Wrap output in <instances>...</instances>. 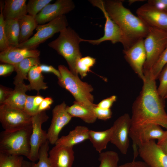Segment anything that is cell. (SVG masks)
Listing matches in <instances>:
<instances>
[{
	"instance_id": "cell-44",
	"label": "cell",
	"mask_w": 167,
	"mask_h": 167,
	"mask_svg": "<svg viewBox=\"0 0 167 167\" xmlns=\"http://www.w3.org/2000/svg\"><path fill=\"white\" fill-rule=\"evenodd\" d=\"M157 144L162 151L167 155V130L162 137L158 140Z\"/></svg>"
},
{
	"instance_id": "cell-19",
	"label": "cell",
	"mask_w": 167,
	"mask_h": 167,
	"mask_svg": "<svg viewBox=\"0 0 167 167\" xmlns=\"http://www.w3.org/2000/svg\"><path fill=\"white\" fill-rule=\"evenodd\" d=\"M39 50L10 47L0 53V61L5 63L16 64L24 59L29 57H39Z\"/></svg>"
},
{
	"instance_id": "cell-35",
	"label": "cell",
	"mask_w": 167,
	"mask_h": 167,
	"mask_svg": "<svg viewBox=\"0 0 167 167\" xmlns=\"http://www.w3.org/2000/svg\"><path fill=\"white\" fill-rule=\"evenodd\" d=\"M3 6H0V51L1 52L6 50L10 47L6 36L4 29V21L2 11Z\"/></svg>"
},
{
	"instance_id": "cell-15",
	"label": "cell",
	"mask_w": 167,
	"mask_h": 167,
	"mask_svg": "<svg viewBox=\"0 0 167 167\" xmlns=\"http://www.w3.org/2000/svg\"><path fill=\"white\" fill-rule=\"evenodd\" d=\"M143 41L144 39L140 40L128 49L123 50L126 60L142 81L145 79L143 66L146 59Z\"/></svg>"
},
{
	"instance_id": "cell-22",
	"label": "cell",
	"mask_w": 167,
	"mask_h": 167,
	"mask_svg": "<svg viewBox=\"0 0 167 167\" xmlns=\"http://www.w3.org/2000/svg\"><path fill=\"white\" fill-rule=\"evenodd\" d=\"M28 91H29L28 85L24 83L15 85L14 90L2 104L24 110L27 95L26 93Z\"/></svg>"
},
{
	"instance_id": "cell-40",
	"label": "cell",
	"mask_w": 167,
	"mask_h": 167,
	"mask_svg": "<svg viewBox=\"0 0 167 167\" xmlns=\"http://www.w3.org/2000/svg\"><path fill=\"white\" fill-rule=\"evenodd\" d=\"M147 3L158 9L167 12V0H149Z\"/></svg>"
},
{
	"instance_id": "cell-37",
	"label": "cell",
	"mask_w": 167,
	"mask_h": 167,
	"mask_svg": "<svg viewBox=\"0 0 167 167\" xmlns=\"http://www.w3.org/2000/svg\"><path fill=\"white\" fill-rule=\"evenodd\" d=\"M35 96L27 95L24 105V111L28 114L32 116L38 113L34 104Z\"/></svg>"
},
{
	"instance_id": "cell-24",
	"label": "cell",
	"mask_w": 167,
	"mask_h": 167,
	"mask_svg": "<svg viewBox=\"0 0 167 167\" xmlns=\"http://www.w3.org/2000/svg\"><path fill=\"white\" fill-rule=\"evenodd\" d=\"M113 132L112 126L108 129L102 131L90 130L88 139L96 151L100 153L106 148L108 143L110 142Z\"/></svg>"
},
{
	"instance_id": "cell-48",
	"label": "cell",
	"mask_w": 167,
	"mask_h": 167,
	"mask_svg": "<svg viewBox=\"0 0 167 167\" xmlns=\"http://www.w3.org/2000/svg\"><path fill=\"white\" fill-rule=\"evenodd\" d=\"M22 167H32V162L24 160Z\"/></svg>"
},
{
	"instance_id": "cell-30",
	"label": "cell",
	"mask_w": 167,
	"mask_h": 167,
	"mask_svg": "<svg viewBox=\"0 0 167 167\" xmlns=\"http://www.w3.org/2000/svg\"><path fill=\"white\" fill-rule=\"evenodd\" d=\"M99 167H117L119 161L118 154L113 151L101 152L99 154Z\"/></svg>"
},
{
	"instance_id": "cell-39",
	"label": "cell",
	"mask_w": 167,
	"mask_h": 167,
	"mask_svg": "<svg viewBox=\"0 0 167 167\" xmlns=\"http://www.w3.org/2000/svg\"><path fill=\"white\" fill-rule=\"evenodd\" d=\"M117 99L116 96L112 95L102 100L96 105V106L103 109H110L114 103L116 101Z\"/></svg>"
},
{
	"instance_id": "cell-29",
	"label": "cell",
	"mask_w": 167,
	"mask_h": 167,
	"mask_svg": "<svg viewBox=\"0 0 167 167\" xmlns=\"http://www.w3.org/2000/svg\"><path fill=\"white\" fill-rule=\"evenodd\" d=\"M96 62V59L89 56L82 57L77 62L76 70L78 75L79 74L82 78L85 77L88 72L91 71V68Z\"/></svg>"
},
{
	"instance_id": "cell-7",
	"label": "cell",
	"mask_w": 167,
	"mask_h": 167,
	"mask_svg": "<svg viewBox=\"0 0 167 167\" xmlns=\"http://www.w3.org/2000/svg\"><path fill=\"white\" fill-rule=\"evenodd\" d=\"M68 25L65 15L61 16L47 24L38 25L35 34L17 48L35 49L40 44L67 28Z\"/></svg>"
},
{
	"instance_id": "cell-2",
	"label": "cell",
	"mask_w": 167,
	"mask_h": 167,
	"mask_svg": "<svg viewBox=\"0 0 167 167\" xmlns=\"http://www.w3.org/2000/svg\"><path fill=\"white\" fill-rule=\"evenodd\" d=\"M104 2L109 15L118 25L123 34L125 40L124 49H128L146 37L149 32V27L125 7L122 1L107 0L104 1Z\"/></svg>"
},
{
	"instance_id": "cell-43",
	"label": "cell",
	"mask_w": 167,
	"mask_h": 167,
	"mask_svg": "<svg viewBox=\"0 0 167 167\" xmlns=\"http://www.w3.org/2000/svg\"><path fill=\"white\" fill-rule=\"evenodd\" d=\"M15 71L13 65L7 63L1 64L0 65V75L5 76Z\"/></svg>"
},
{
	"instance_id": "cell-16",
	"label": "cell",
	"mask_w": 167,
	"mask_h": 167,
	"mask_svg": "<svg viewBox=\"0 0 167 167\" xmlns=\"http://www.w3.org/2000/svg\"><path fill=\"white\" fill-rule=\"evenodd\" d=\"M71 0H57L54 3L45 6L36 15L35 19L38 24L49 22L57 18L69 13L75 8Z\"/></svg>"
},
{
	"instance_id": "cell-36",
	"label": "cell",
	"mask_w": 167,
	"mask_h": 167,
	"mask_svg": "<svg viewBox=\"0 0 167 167\" xmlns=\"http://www.w3.org/2000/svg\"><path fill=\"white\" fill-rule=\"evenodd\" d=\"M158 79L160 84L157 90L159 95L164 98L167 95V63L160 73Z\"/></svg>"
},
{
	"instance_id": "cell-28",
	"label": "cell",
	"mask_w": 167,
	"mask_h": 167,
	"mask_svg": "<svg viewBox=\"0 0 167 167\" xmlns=\"http://www.w3.org/2000/svg\"><path fill=\"white\" fill-rule=\"evenodd\" d=\"M4 29L10 46L16 47L19 45L20 28L18 20H5Z\"/></svg>"
},
{
	"instance_id": "cell-14",
	"label": "cell",
	"mask_w": 167,
	"mask_h": 167,
	"mask_svg": "<svg viewBox=\"0 0 167 167\" xmlns=\"http://www.w3.org/2000/svg\"><path fill=\"white\" fill-rule=\"evenodd\" d=\"M137 16L149 27L167 31V12L148 3L136 10Z\"/></svg>"
},
{
	"instance_id": "cell-10",
	"label": "cell",
	"mask_w": 167,
	"mask_h": 167,
	"mask_svg": "<svg viewBox=\"0 0 167 167\" xmlns=\"http://www.w3.org/2000/svg\"><path fill=\"white\" fill-rule=\"evenodd\" d=\"M49 117L46 111L40 112L32 116V131L30 138L31 151L28 159L35 162L38 160L39 152L41 145L47 139V132L43 130L42 125Z\"/></svg>"
},
{
	"instance_id": "cell-38",
	"label": "cell",
	"mask_w": 167,
	"mask_h": 167,
	"mask_svg": "<svg viewBox=\"0 0 167 167\" xmlns=\"http://www.w3.org/2000/svg\"><path fill=\"white\" fill-rule=\"evenodd\" d=\"M93 109L97 118L103 120H106L112 117V112L111 109H102L97 107L96 105Z\"/></svg>"
},
{
	"instance_id": "cell-42",
	"label": "cell",
	"mask_w": 167,
	"mask_h": 167,
	"mask_svg": "<svg viewBox=\"0 0 167 167\" xmlns=\"http://www.w3.org/2000/svg\"><path fill=\"white\" fill-rule=\"evenodd\" d=\"M53 102V100L50 97H48L44 98L39 107L38 112L46 111L50 109Z\"/></svg>"
},
{
	"instance_id": "cell-47",
	"label": "cell",
	"mask_w": 167,
	"mask_h": 167,
	"mask_svg": "<svg viewBox=\"0 0 167 167\" xmlns=\"http://www.w3.org/2000/svg\"><path fill=\"white\" fill-rule=\"evenodd\" d=\"M44 99V97L41 96H35L34 99V104L35 108L38 112L39 107Z\"/></svg>"
},
{
	"instance_id": "cell-46",
	"label": "cell",
	"mask_w": 167,
	"mask_h": 167,
	"mask_svg": "<svg viewBox=\"0 0 167 167\" xmlns=\"http://www.w3.org/2000/svg\"><path fill=\"white\" fill-rule=\"evenodd\" d=\"M12 90H9L1 85L0 87V103L2 104L9 96Z\"/></svg>"
},
{
	"instance_id": "cell-45",
	"label": "cell",
	"mask_w": 167,
	"mask_h": 167,
	"mask_svg": "<svg viewBox=\"0 0 167 167\" xmlns=\"http://www.w3.org/2000/svg\"><path fill=\"white\" fill-rule=\"evenodd\" d=\"M117 167H149L143 161L134 160L131 162L118 165Z\"/></svg>"
},
{
	"instance_id": "cell-12",
	"label": "cell",
	"mask_w": 167,
	"mask_h": 167,
	"mask_svg": "<svg viewBox=\"0 0 167 167\" xmlns=\"http://www.w3.org/2000/svg\"><path fill=\"white\" fill-rule=\"evenodd\" d=\"M160 126L153 124L147 125L142 127L130 129L129 136L133 142L134 160L138 155V148L142 144L161 138L165 134Z\"/></svg>"
},
{
	"instance_id": "cell-34",
	"label": "cell",
	"mask_w": 167,
	"mask_h": 167,
	"mask_svg": "<svg viewBox=\"0 0 167 167\" xmlns=\"http://www.w3.org/2000/svg\"><path fill=\"white\" fill-rule=\"evenodd\" d=\"M52 0H30L27 4V11L29 15L35 16Z\"/></svg>"
},
{
	"instance_id": "cell-9",
	"label": "cell",
	"mask_w": 167,
	"mask_h": 167,
	"mask_svg": "<svg viewBox=\"0 0 167 167\" xmlns=\"http://www.w3.org/2000/svg\"><path fill=\"white\" fill-rule=\"evenodd\" d=\"M90 3L94 6L101 10L105 19L103 36L100 38L93 40H86L81 38V41L87 42L93 45H98L106 41H110L113 44L121 43L123 46L125 44L123 34L118 25L111 19L105 8L104 1L91 0Z\"/></svg>"
},
{
	"instance_id": "cell-23",
	"label": "cell",
	"mask_w": 167,
	"mask_h": 167,
	"mask_svg": "<svg viewBox=\"0 0 167 167\" xmlns=\"http://www.w3.org/2000/svg\"><path fill=\"white\" fill-rule=\"evenodd\" d=\"M39 57H29L26 58L19 63L13 65L16 75L14 78L15 85L24 83L25 79H28V73L33 66L40 65Z\"/></svg>"
},
{
	"instance_id": "cell-1",
	"label": "cell",
	"mask_w": 167,
	"mask_h": 167,
	"mask_svg": "<svg viewBox=\"0 0 167 167\" xmlns=\"http://www.w3.org/2000/svg\"><path fill=\"white\" fill-rule=\"evenodd\" d=\"M144 74L142 89L132 104L130 129L153 124L167 130L164 99L158 94L156 80L151 78L149 72H144Z\"/></svg>"
},
{
	"instance_id": "cell-5",
	"label": "cell",
	"mask_w": 167,
	"mask_h": 167,
	"mask_svg": "<svg viewBox=\"0 0 167 167\" xmlns=\"http://www.w3.org/2000/svg\"><path fill=\"white\" fill-rule=\"evenodd\" d=\"M32 125L20 130L1 132L0 152L8 155L24 156L28 158L30 153Z\"/></svg>"
},
{
	"instance_id": "cell-32",
	"label": "cell",
	"mask_w": 167,
	"mask_h": 167,
	"mask_svg": "<svg viewBox=\"0 0 167 167\" xmlns=\"http://www.w3.org/2000/svg\"><path fill=\"white\" fill-rule=\"evenodd\" d=\"M49 143L47 140L41 145L39 150L38 161L37 163L32 162V167H52L48 153Z\"/></svg>"
},
{
	"instance_id": "cell-26",
	"label": "cell",
	"mask_w": 167,
	"mask_h": 167,
	"mask_svg": "<svg viewBox=\"0 0 167 167\" xmlns=\"http://www.w3.org/2000/svg\"><path fill=\"white\" fill-rule=\"evenodd\" d=\"M20 28L19 44L24 42L29 38L33 30L38 26L35 16L25 15L18 19Z\"/></svg>"
},
{
	"instance_id": "cell-25",
	"label": "cell",
	"mask_w": 167,
	"mask_h": 167,
	"mask_svg": "<svg viewBox=\"0 0 167 167\" xmlns=\"http://www.w3.org/2000/svg\"><path fill=\"white\" fill-rule=\"evenodd\" d=\"M93 109L75 101L72 105L67 107V112L72 117L80 118L88 124L93 123L97 119Z\"/></svg>"
},
{
	"instance_id": "cell-4",
	"label": "cell",
	"mask_w": 167,
	"mask_h": 167,
	"mask_svg": "<svg viewBox=\"0 0 167 167\" xmlns=\"http://www.w3.org/2000/svg\"><path fill=\"white\" fill-rule=\"evenodd\" d=\"M58 70L61 74L58 84L72 94L75 101L92 109L96 106L91 94L93 88L90 84L82 81L64 65H59Z\"/></svg>"
},
{
	"instance_id": "cell-31",
	"label": "cell",
	"mask_w": 167,
	"mask_h": 167,
	"mask_svg": "<svg viewBox=\"0 0 167 167\" xmlns=\"http://www.w3.org/2000/svg\"><path fill=\"white\" fill-rule=\"evenodd\" d=\"M24 160L22 156L0 152V167H22Z\"/></svg>"
},
{
	"instance_id": "cell-18",
	"label": "cell",
	"mask_w": 167,
	"mask_h": 167,
	"mask_svg": "<svg viewBox=\"0 0 167 167\" xmlns=\"http://www.w3.org/2000/svg\"><path fill=\"white\" fill-rule=\"evenodd\" d=\"M52 167H72L74 160L73 147L55 144L49 153Z\"/></svg>"
},
{
	"instance_id": "cell-17",
	"label": "cell",
	"mask_w": 167,
	"mask_h": 167,
	"mask_svg": "<svg viewBox=\"0 0 167 167\" xmlns=\"http://www.w3.org/2000/svg\"><path fill=\"white\" fill-rule=\"evenodd\" d=\"M138 155L149 167H167V155L154 140L140 146Z\"/></svg>"
},
{
	"instance_id": "cell-20",
	"label": "cell",
	"mask_w": 167,
	"mask_h": 167,
	"mask_svg": "<svg viewBox=\"0 0 167 167\" xmlns=\"http://www.w3.org/2000/svg\"><path fill=\"white\" fill-rule=\"evenodd\" d=\"M26 0H6L2 13L5 20L18 19L27 15Z\"/></svg>"
},
{
	"instance_id": "cell-21",
	"label": "cell",
	"mask_w": 167,
	"mask_h": 167,
	"mask_svg": "<svg viewBox=\"0 0 167 167\" xmlns=\"http://www.w3.org/2000/svg\"><path fill=\"white\" fill-rule=\"evenodd\" d=\"M89 131L85 126H77L67 135L59 138L55 144L73 147L74 145L88 139Z\"/></svg>"
},
{
	"instance_id": "cell-27",
	"label": "cell",
	"mask_w": 167,
	"mask_h": 167,
	"mask_svg": "<svg viewBox=\"0 0 167 167\" xmlns=\"http://www.w3.org/2000/svg\"><path fill=\"white\" fill-rule=\"evenodd\" d=\"M39 65L33 66L28 73V79L29 84L28 85L29 91L35 90L39 92L40 90H45L48 88L46 83L44 81V77Z\"/></svg>"
},
{
	"instance_id": "cell-33",
	"label": "cell",
	"mask_w": 167,
	"mask_h": 167,
	"mask_svg": "<svg viewBox=\"0 0 167 167\" xmlns=\"http://www.w3.org/2000/svg\"><path fill=\"white\" fill-rule=\"evenodd\" d=\"M167 63V45L160 57L153 66L150 74L151 78L156 80L165 65Z\"/></svg>"
},
{
	"instance_id": "cell-3",
	"label": "cell",
	"mask_w": 167,
	"mask_h": 167,
	"mask_svg": "<svg viewBox=\"0 0 167 167\" xmlns=\"http://www.w3.org/2000/svg\"><path fill=\"white\" fill-rule=\"evenodd\" d=\"M81 39L73 29L67 27L60 32L57 39L48 44L65 59L70 71L78 76L76 64L77 61L82 57L79 47Z\"/></svg>"
},
{
	"instance_id": "cell-11",
	"label": "cell",
	"mask_w": 167,
	"mask_h": 167,
	"mask_svg": "<svg viewBox=\"0 0 167 167\" xmlns=\"http://www.w3.org/2000/svg\"><path fill=\"white\" fill-rule=\"evenodd\" d=\"M113 132L110 142L123 154H126L129 146V134L131 126V117L125 113L118 118L112 126Z\"/></svg>"
},
{
	"instance_id": "cell-41",
	"label": "cell",
	"mask_w": 167,
	"mask_h": 167,
	"mask_svg": "<svg viewBox=\"0 0 167 167\" xmlns=\"http://www.w3.org/2000/svg\"><path fill=\"white\" fill-rule=\"evenodd\" d=\"M39 66L42 72L52 73L59 79L61 77V74L59 71L51 65L45 64H40Z\"/></svg>"
},
{
	"instance_id": "cell-13",
	"label": "cell",
	"mask_w": 167,
	"mask_h": 167,
	"mask_svg": "<svg viewBox=\"0 0 167 167\" xmlns=\"http://www.w3.org/2000/svg\"><path fill=\"white\" fill-rule=\"evenodd\" d=\"M64 102L56 105L52 110V118L47 132V139L49 143L55 144L62 129L68 124L72 117L67 110Z\"/></svg>"
},
{
	"instance_id": "cell-8",
	"label": "cell",
	"mask_w": 167,
	"mask_h": 167,
	"mask_svg": "<svg viewBox=\"0 0 167 167\" xmlns=\"http://www.w3.org/2000/svg\"><path fill=\"white\" fill-rule=\"evenodd\" d=\"M32 119L24 110L0 105V121L4 131H14L31 126Z\"/></svg>"
},
{
	"instance_id": "cell-6",
	"label": "cell",
	"mask_w": 167,
	"mask_h": 167,
	"mask_svg": "<svg viewBox=\"0 0 167 167\" xmlns=\"http://www.w3.org/2000/svg\"><path fill=\"white\" fill-rule=\"evenodd\" d=\"M146 59L143 72L150 71L167 45V31L149 27L148 35L144 39Z\"/></svg>"
},
{
	"instance_id": "cell-49",
	"label": "cell",
	"mask_w": 167,
	"mask_h": 167,
	"mask_svg": "<svg viewBox=\"0 0 167 167\" xmlns=\"http://www.w3.org/2000/svg\"><path fill=\"white\" fill-rule=\"evenodd\" d=\"M167 99V95L165 97L164 99Z\"/></svg>"
}]
</instances>
